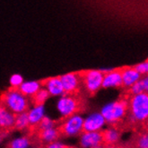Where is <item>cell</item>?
Returning <instances> with one entry per match:
<instances>
[{"label":"cell","instance_id":"obj_1","mask_svg":"<svg viewBox=\"0 0 148 148\" xmlns=\"http://www.w3.org/2000/svg\"><path fill=\"white\" fill-rule=\"evenodd\" d=\"M2 105L14 115L27 112L29 109V100L18 90L10 89L3 93L1 97Z\"/></svg>","mask_w":148,"mask_h":148},{"label":"cell","instance_id":"obj_2","mask_svg":"<svg viewBox=\"0 0 148 148\" xmlns=\"http://www.w3.org/2000/svg\"><path fill=\"white\" fill-rule=\"evenodd\" d=\"M128 109V103L124 100L110 101L101 107L100 112L105 119L106 123L115 125L122 120Z\"/></svg>","mask_w":148,"mask_h":148},{"label":"cell","instance_id":"obj_3","mask_svg":"<svg viewBox=\"0 0 148 148\" xmlns=\"http://www.w3.org/2000/svg\"><path fill=\"white\" fill-rule=\"evenodd\" d=\"M130 118L135 123H143L148 118V95L144 92L132 96L128 103Z\"/></svg>","mask_w":148,"mask_h":148},{"label":"cell","instance_id":"obj_4","mask_svg":"<svg viewBox=\"0 0 148 148\" xmlns=\"http://www.w3.org/2000/svg\"><path fill=\"white\" fill-rule=\"evenodd\" d=\"M80 107V102L73 94H64L59 97L56 103L58 114L62 118H68L77 112Z\"/></svg>","mask_w":148,"mask_h":148},{"label":"cell","instance_id":"obj_5","mask_svg":"<svg viewBox=\"0 0 148 148\" xmlns=\"http://www.w3.org/2000/svg\"><path fill=\"white\" fill-rule=\"evenodd\" d=\"M80 75L84 88L89 93L93 94L101 88L104 75L99 69H90Z\"/></svg>","mask_w":148,"mask_h":148},{"label":"cell","instance_id":"obj_6","mask_svg":"<svg viewBox=\"0 0 148 148\" xmlns=\"http://www.w3.org/2000/svg\"><path fill=\"white\" fill-rule=\"evenodd\" d=\"M83 125L84 118L80 114L75 113L65 119L59 131H61L66 136H76L83 133Z\"/></svg>","mask_w":148,"mask_h":148},{"label":"cell","instance_id":"obj_7","mask_svg":"<svg viewBox=\"0 0 148 148\" xmlns=\"http://www.w3.org/2000/svg\"><path fill=\"white\" fill-rule=\"evenodd\" d=\"M107 125L100 111H93L84 118L83 132H101Z\"/></svg>","mask_w":148,"mask_h":148},{"label":"cell","instance_id":"obj_8","mask_svg":"<svg viewBox=\"0 0 148 148\" xmlns=\"http://www.w3.org/2000/svg\"><path fill=\"white\" fill-rule=\"evenodd\" d=\"M65 94H73L79 89L81 84V75L77 73H66L59 76Z\"/></svg>","mask_w":148,"mask_h":148},{"label":"cell","instance_id":"obj_9","mask_svg":"<svg viewBox=\"0 0 148 148\" xmlns=\"http://www.w3.org/2000/svg\"><path fill=\"white\" fill-rule=\"evenodd\" d=\"M80 146L82 148H92L102 145L101 132H83L80 136Z\"/></svg>","mask_w":148,"mask_h":148},{"label":"cell","instance_id":"obj_10","mask_svg":"<svg viewBox=\"0 0 148 148\" xmlns=\"http://www.w3.org/2000/svg\"><path fill=\"white\" fill-rule=\"evenodd\" d=\"M43 85H44L43 88H45L47 90L49 96L61 97L62 95L65 94L59 76H52L48 78V79H46L43 82Z\"/></svg>","mask_w":148,"mask_h":148},{"label":"cell","instance_id":"obj_11","mask_svg":"<svg viewBox=\"0 0 148 148\" xmlns=\"http://www.w3.org/2000/svg\"><path fill=\"white\" fill-rule=\"evenodd\" d=\"M121 86H122V80H121L120 69H113L111 72L103 75L102 88H119Z\"/></svg>","mask_w":148,"mask_h":148},{"label":"cell","instance_id":"obj_12","mask_svg":"<svg viewBox=\"0 0 148 148\" xmlns=\"http://www.w3.org/2000/svg\"><path fill=\"white\" fill-rule=\"evenodd\" d=\"M121 80H122V86L131 87L136 82L141 79L142 76L139 75L133 66H127L120 69Z\"/></svg>","mask_w":148,"mask_h":148},{"label":"cell","instance_id":"obj_13","mask_svg":"<svg viewBox=\"0 0 148 148\" xmlns=\"http://www.w3.org/2000/svg\"><path fill=\"white\" fill-rule=\"evenodd\" d=\"M27 116L30 126H38L46 116V109L44 104L33 105L27 110Z\"/></svg>","mask_w":148,"mask_h":148},{"label":"cell","instance_id":"obj_14","mask_svg":"<svg viewBox=\"0 0 148 148\" xmlns=\"http://www.w3.org/2000/svg\"><path fill=\"white\" fill-rule=\"evenodd\" d=\"M15 115L8 110L2 104H0V128L1 129H10L14 127Z\"/></svg>","mask_w":148,"mask_h":148},{"label":"cell","instance_id":"obj_15","mask_svg":"<svg viewBox=\"0 0 148 148\" xmlns=\"http://www.w3.org/2000/svg\"><path fill=\"white\" fill-rule=\"evenodd\" d=\"M41 88V83L36 80L23 81L18 90L24 95L25 97H33L36 92Z\"/></svg>","mask_w":148,"mask_h":148},{"label":"cell","instance_id":"obj_16","mask_svg":"<svg viewBox=\"0 0 148 148\" xmlns=\"http://www.w3.org/2000/svg\"><path fill=\"white\" fill-rule=\"evenodd\" d=\"M101 134L103 143H105L107 145H116L120 139V132L114 127L106 128Z\"/></svg>","mask_w":148,"mask_h":148},{"label":"cell","instance_id":"obj_17","mask_svg":"<svg viewBox=\"0 0 148 148\" xmlns=\"http://www.w3.org/2000/svg\"><path fill=\"white\" fill-rule=\"evenodd\" d=\"M59 136H60V131H59V129H58L56 127H52L49 129L40 131V140L47 145L49 143L54 142V141H57L59 137Z\"/></svg>","mask_w":148,"mask_h":148},{"label":"cell","instance_id":"obj_18","mask_svg":"<svg viewBox=\"0 0 148 148\" xmlns=\"http://www.w3.org/2000/svg\"><path fill=\"white\" fill-rule=\"evenodd\" d=\"M31 145V139L25 136H22L12 139L8 145V148H30Z\"/></svg>","mask_w":148,"mask_h":148},{"label":"cell","instance_id":"obj_19","mask_svg":"<svg viewBox=\"0 0 148 148\" xmlns=\"http://www.w3.org/2000/svg\"><path fill=\"white\" fill-rule=\"evenodd\" d=\"M29 120L27 112H23L20 114L15 115V120H14V127L18 130H23L29 127Z\"/></svg>","mask_w":148,"mask_h":148},{"label":"cell","instance_id":"obj_20","mask_svg":"<svg viewBox=\"0 0 148 148\" xmlns=\"http://www.w3.org/2000/svg\"><path fill=\"white\" fill-rule=\"evenodd\" d=\"M49 94L45 88H41L36 92V94L32 97V101L34 105H39V104H44L46 101L49 100Z\"/></svg>","mask_w":148,"mask_h":148},{"label":"cell","instance_id":"obj_21","mask_svg":"<svg viewBox=\"0 0 148 148\" xmlns=\"http://www.w3.org/2000/svg\"><path fill=\"white\" fill-rule=\"evenodd\" d=\"M38 127H39L40 131L46 130V129H49V128H52V127H55V121L52 119L50 117L46 115L44 118H43V119L40 122Z\"/></svg>","mask_w":148,"mask_h":148},{"label":"cell","instance_id":"obj_22","mask_svg":"<svg viewBox=\"0 0 148 148\" xmlns=\"http://www.w3.org/2000/svg\"><path fill=\"white\" fill-rule=\"evenodd\" d=\"M23 83V77L20 74H14L10 76L9 84L12 89H18Z\"/></svg>","mask_w":148,"mask_h":148},{"label":"cell","instance_id":"obj_23","mask_svg":"<svg viewBox=\"0 0 148 148\" xmlns=\"http://www.w3.org/2000/svg\"><path fill=\"white\" fill-rule=\"evenodd\" d=\"M129 91H130V93H131L133 96L134 95H137V94H141V93L145 92V91L144 89V86L141 83V79L138 82H136L135 84H133L131 87H129Z\"/></svg>","mask_w":148,"mask_h":148},{"label":"cell","instance_id":"obj_24","mask_svg":"<svg viewBox=\"0 0 148 148\" xmlns=\"http://www.w3.org/2000/svg\"><path fill=\"white\" fill-rule=\"evenodd\" d=\"M133 67L136 69V71L141 76L147 75V73H148V61L147 60H145V61H144V62L136 64Z\"/></svg>","mask_w":148,"mask_h":148},{"label":"cell","instance_id":"obj_25","mask_svg":"<svg viewBox=\"0 0 148 148\" xmlns=\"http://www.w3.org/2000/svg\"><path fill=\"white\" fill-rule=\"evenodd\" d=\"M137 147L138 148H148V136L144 134L139 136L137 139Z\"/></svg>","mask_w":148,"mask_h":148},{"label":"cell","instance_id":"obj_26","mask_svg":"<svg viewBox=\"0 0 148 148\" xmlns=\"http://www.w3.org/2000/svg\"><path fill=\"white\" fill-rule=\"evenodd\" d=\"M45 148H68V146L61 141H54L46 145Z\"/></svg>","mask_w":148,"mask_h":148},{"label":"cell","instance_id":"obj_27","mask_svg":"<svg viewBox=\"0 0 148 148\" xmlns=\"http://www.w3.org/2000/svg\"><path fill=\"white\" fill-rule=\"evenodd\" d=\"M141 83L144 86V89H145V92L147 93V92H148V77H147V75H145L144 77L141 78Z\"/></svg>","mask_w":148,"mask_h":148},{"label":"cell","instance_id":"obj_28","mask_svg":"<svg viewBox=\"0 0 148 148\" xmlns=\"http://www.w3.org/2000/svg\"><path fill=\"white\" fill-rule=\"evenodd\" d=\"M103 148H119V147L117 146V145H106V146H104Z\"/></svg>","mask_w":148,"mask_h":148},{"label":"cell","instance_id":"obj_29","mask_svg":"<svg viewBox=\"0 0 148 148\" xmlns=\"http://www.w3.org/2000/svg\"><path fill=\"white\" fill-rule=\"evenodd\" d=\"M104 145H98V146H95V147H92V148H103Z\"/></svg>","mask_w":148,"mask_h":148},{"label":"cell","instance_id":"obj_30","mask_svg":"<svg viewBox=\"0 0 148 148\" xmlns=\"http://www.w3.org/2000/svg\"><path fill=\"white\" fill-rule=\"evenodd\" d=\"M2 139H3V136H2V134L0 133V143L2 142Z\"/></svg>","mask_w":148,"mask_h":148},{"label":"cell","instance_id":"obj_31","mask_svg":"<svg viewBox=\"0 0 148 148\" xmlns=\"http://www.w3.org/2000/svg\"><path fill=\"white\" fill-rule=\"evenodd\" d=\"M30 148H40V147H36L35 146V147H30Z\"/></svg>","mask_w":148,"mask_h":148}]
</instances>
